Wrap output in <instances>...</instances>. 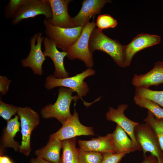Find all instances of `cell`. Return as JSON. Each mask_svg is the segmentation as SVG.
<instances>
[{"label":"cell","instance_id":"obj_29","mask_svg":"<svg viewBox=\"0 0 163 163\" xmlns=\"http://www.w3.org/2000/svg\"><path fill=\"white\" fill-rule=\"evenodd\" d=\"M128 153L120 154L107 153L103 154V158L101 163H118Z\"/></svg>","mask_w":163,"mask_h":163},{"label":"cell","instance_id":"obj_25","mask_svg":"<svg viewBox=\"0 0 163 163\" xmlns=\"http://www.w3.org/2000/svg\"><path fill=\"white\" fill-rule=\"evenodd\" d=\"M77 149L79 163H101L103 160V154Z\"/></svg>","mask_w":163,"mask_h":163},{"label":"cell","instance_id":"obj_12","mask_svg":"<svg viewBox=\"0 0 163 163\" xmlns=\"http://www.w3.org/2000/svg\"><path fill=\"white\" fill-rule=\"evenodd\" d=\"M161 37L157 35L141 33L138 34L128 44L125 45V61L126 66H129L134 55L146 48L159 43Z\"/></svg>","mask_w":163,"mask_h":163},{"label":"cell","instance_id":"obj_14","mask_svg":"<svg viewBox=\"0 0 163 163\" xmlns=\"http://www.w3.org/2000/svg\"><path fill=\"white\" fill-rule=\"evenodd\" d=\"M52 10V18L47 20L52 25L63 28L74 27L68 12V6L71 0H48Z\"/></svg>","mask_w":163,"mask_h":163},{"label":"cell","instance_id":"obj_33","mask_svg":"<svg viewBox=\"0 0 163 163\" xmlns=\"http://www.w3.org/2000/svg\"><path fill=\"white\" fill-rule=\"evenodd\" d=\"M0 163H12V162L8 157L5 156H0Z\"/></svg>","mask_w":163,"mask_h":163},{"label":"cell","instance_id":"obj_18","mask_svg":"<svg viewBox=\"0 0 163 163\" xmlns=\"http://www.w3.org/2000/svg\"><path fill=\"white\" fill-rule=\"evenodd\" d=\"M19 118L18 115H15L14 118L7 121V126L4 130L2 137L3 146L12 148L15 151L19 150L20 146L14 139L17 133L20 131V123Z\"/></svg>","mask_w":163,"mask_h":163},{"label":"cell","instance_id":"obj_21","mask_svg":"<svg viewBox=\"0 0 163 163\" xmlns=\"http://www.w3.org/2000/svg\"><path fill=\"white\" fill-rule=\"evenodd\" d=\"M76 137L62 141V153L60 163H79Z\"/></svg>","mask_w":163,"mask_h":163},{"label":"cell","instance_id":"obj_27","mask_svg":"<svg viewBox=\"0 0 163 163\" xmlns=\"http://www.w3.org/2000/svg\"><path fill=\"white\" fill-rule=\"evenodd\" d=\"M26 0H10L4 11L6 19L12 18L15 13L23 5Z\"/></svg>","mask_w":163,"mask_h":163},{"label":"cell","instance_id":"obj_9","mask_svg":"<svg viewBox=\"0 0 163 163\" xmlns=\"http://www.w3.org/2000/svg\"><path fill=\"white\" fill-rule=\"evenodd\" d=\"M62 125L57 132L51 134L49 141H60L69 139L81 135H94L93 128L82 124L79 120L78 112L74 109L72 117Z\"/></svg>","mask_w":163,"mask_h":163},{"label":"cell","instance_id":"obj_10","mask_svg":"<svg viewBox=\"0 0 163 163\" xmlns=\"http://www.w3.org/2000/svg\"><path fill=\"white\" fill-rule=\"evenodd\" d=\"M41 33H36L30 39V49L28 56L21 61L22 66L29 67L37 75L43 74L42 65L46 60L45 56L41 49L44 39Z\"/></svg>","mask_w":163,"mask_h":163},{"label":"cell","instance_id":"obj_17","mask_svg":"<svg viewBox=\"0 0 163 163\" xmlns=\"http://www.w3.org/2000/svg\"><path fill=\"white\" fill-rule=\"evenodd\" d=\"M80 149L86 151H93L102 154L116 153L112 133L104 136H99L90 140H79Z\"/></svg>","mask_w":163,"mask_h":163},{"label":"cell","instance_id":"obj_23","mask_svg":"<svg viewBox=\"0 0 163 163\" xmlns=\"http://www.w3.org/2000/svg\"><path fill=\"white\" fill-rule=\"evenodd\" d=\"M133 99L136 104L148 109L156 118H163V108L155 102L136 96H134Z\"/></svg>","mask_w":163,"mask_h":163},{"label":"cell","instance_id":"obj_30","mask_svg":"<svg viewBox=\"0 0 163 163\" xmlns=\"http://www.w3.org/2000/svg\"><path fill=\"white\" fill-rule=\"evenodd\" d=\"M11 81L5 76H0V91L2 94L5 95L8 92Z\"/></svg>","mask_w":163,"mask_h":163},{"label":"cell","instance_id":"obj_22","mask_svg":"<svg viewBox=\"0 0 163 163\" xmlns=\"http://www.w3.org/2000/svg\"><path fill=\"white\" fill-rule=\"evenodd\" d=\"M135 96L152 101L163 108V91L151 90L148 88H135Z\"/></svg>","mask_w":163,"mask_h":163},{"label":"cell","instance_id":"obj_16","mask_svg":"<svg viewBox=\"0 0 163 163\" xmlns=\"http://www.w3.org/2000/svg\"><path fill=\"white\" fill-rule=\"evenodd\" d=\"M132 83L135 88H148L163 84V62H156L152 69L146 73L140 75L135 74Z\"/></svg>","mask_w":163,"mask_h":163},{"label":"cell","instance_id":"obj_2","mask_svg":"<svg viewBox=\"0 0 163 163\" xmlns=\"http://www.w3.org/2000/svg\"><path fill=\"white\" fill-rule=\"evenodd\" d=\"M74 92L70 88L61 87L55 102L42 108L40 113L42 117L45 119L55 118L62 124L64 123L72 115L70 110L72 101L76 102L80 99L77 95L72 96Z\"/></svg>","mask_w":163,"mask_h":163},{"label":"cell","instance_id":"obj_11","mask_svg":"<svg viewBox=\"0 0 163 163\" xmlns=\"http://www.w3.org/2000/svg\"><path fill=\"white\" fill-rule=\"evenodd\" d=\"M128 107V104H126L119 105L117 109L110 107L105 114L106 118L107 120L114 122L120 126L129 136L137 150L141 151L134 135L135 128L139 123L130 120L124 115V112Z\"/></svg>","mask_w":163,"mask_h":163},{"label":"cell","instance_id":"obj_19","mask_svg":"<svg viewBox=\"0 0 163 163\" xmlns=\"http://www.w3.org/2000/svg\"><path fill=\"white\" fill-rule=\"evenodd\" d=\"M112 133L116 153H128L137 150L131 139L129 138L126 133L119 126L117 125Z\"/></svg>","mask_w":163,"mask_h":163},{"label":"cell","instance_id":"obj_28","mask_svg":"<svg viewBox=\"0 0 163 163\" xmlns=\"http://www.w3.org/2000/svg\"><path fill=\"white\" fill-rule=\"evenodd\" d=\"M18 107L14 105L6 104L0 98V116L7 121L18 113Z\"/></svg>","mask_w":163,"mask_h":163},{"label":"cell","instance_id":"obj_4","mask_svg":"<svg viewBox=\"0 0 163 163\" xmlns=\"http://www.w3.org/2000/svg\"><path fill=\"white\" fill-rule=\"evenodd\" d=\"M95 16L92 21L88 20L83 27L81 34L77 40L65 51L66 57L71 60L78 59L82 61L85 66L92 68L94 65L93 53L89 50L88 44L91 34L96 27Z\"/></svg>","mask_w":163,"mask_h":163},{"label":"cell","instance_id":"obj_1","mask_svg":"<svg viewBox=\"0 0 163 163\" xmlns=\"http://www.w3.org/2000/svg\"><path fill=\"white\" fill-rule=\"evenodd\" d=\"M88 47L92 53L96 50L103 51L110 56L120 67H127L125 58V45L117 40L109 37L96 27L91 34Z\"/></svg>","mask_w":163,"mask_h":163},{"label":"cell","instance_id":"obj_20","mask_svg":"<svg viewBox=\"0 0 163 163\" xmlns=\"http://www.w3.org/2000/svg\"><path fill=\"white\" fill-rule=\"evenodd\" d=\"M62 148V141L58 140L49 141L45 146L37 150L34 153L37 157L53 163H60Z\"/></svg>","mask_w":163,"mask_h":163},{"label":"cell","instance_id":"obj_34","mask_svg":"<svg viewBox=\"0 0 163 163\" xmlns=\"http://www.w3.org/2000/svg\"><path fill=\"white\" fill-rule=\"evenodd\" d=\"M160 163H163V160H162V161H161Z\"/></svg>","mask_w":163,"mask_h":163},{"label":"cell","instance_id":"obj_7","mask_svg":"<svg viewBox=\"0 0 163 163\" xmlns=\"http://www.w3.org/2000/svg\"><path fill=\"white\" fill-rule=\"evenodd\" d=\"M134 135L144 156L149 152L157 158L158 163L163 160V151L158 138L148 124L145 123L136 126L134 129Z\"/></svg>","mask_w":163,"mask_h":163},{"label":"cell","instance_id":"obj_3","mask_svg":"<svg viewBox=\"0 0 163 163\" xmlns=\"http://www.w3.org/2000/svg\"><path fill=\"white\" fill-rule=\"evenodd\" d=\"M95 73V71L90 68L71 77L58 78L54 75H51L46 77L44 87L48 90L57 87L70 88L74 92L77 93V95L83 101L85 105L89 106L92 103H87L82 99V97L86 96L89 90V87L84 80L89 76L94 75Z\"/></svg>","mask_w":163,"mask_h":163},{"label":"cell","instance_id":"obj_6","mask_svg":"<svg viewBox=\"0 0 163 163\" xmlns=\"http://www.w3.org/2000/svg\"><path fill=\"white\" fill-rule=\"evenodd\" d=\"M46 37L52 40L57 47L65 51L79 37L83 27L79 26L63 28L52 25L46 19L43 21Z\"/></svg>","mask_w":163,"mask_h":163},{"label":"cell","instance_id":"obj_15","mask_svg":"<svg viewBox=\"0 0 163 163\" xmlns=\"http://www.w3.org/2000/svg\"><path fill=\"white\" fill-rule=\"evenodd\" d=\"M110 0H84L78 14L72 20L74 27H83L92 16L99 14L105 5L111 3Z\"/></svg>","mask_w":163,"mask_h":163},{"label":"cell","instance_id":"obj_8","mask_svg":"<svg viewBox=\"0 0 163 163\" xmlns=\"http://www.w3.org/2000/svg\"><path fill=\"white\" fill-rule=\"evenodd\" d=\"M43 15L48 20L52 18L51 6L48 0H26L12 18L11 24L16 25L23 20Z\"/></svg>","mask_w":163,"mask_h":163},{"label":"cell","instance_id":"obj_32","mask_svg":"<svg viewBox=\"0 0 163 163\" xmlns=\"http://www.w3.org/2000/svg\"><path fill=\"white\" fill-rule=\"evenodd\" d=\"M30 162V163H53L38 157L31 159Z\"/></svg>","mask_w":163,"mask_h":163},{"label":"cell","instance_id":"obj_26","mask_svg":"<svg viewBox=\"0 0 163 163\" xmlns=\"http://www.w3.org/2000/svg\"><path fill=\"white\" fill-rule=\"evenodd\" d=\"M95 23L97 29L101 31L105 29L114 28L118 24L117 20L107 14L98 15Z\"/></svg>","mask_w":163,"mask_h":163},{"label":"cell","instance_id":"obj_31","mask_svg":"<svg viewBox=\"0 0 163 163\" xmlns=\"http://www.w3.org/2000/svg\"><path fill=\"white\" fill-rule=\"evenodd\" d=\"M144 159L141 163H158L157 158L152 154L146 156L145 155Z\"/></svg>","mask_w":163,"mask_h":163},{"label":"cell","instance_id":"obj_13","mask_svg":"<svg viewBox=\"0 0 163 163\" xmlns=\"http://www.w3.org/2000/svg\"><path fill=\"white\" fill-rule=\"evenodd\" d=\"M43 43V54L45 57H50L53 63L54 76L58 78L68 77L69 73L66 70L64 63V59L67 55L66 52L59 51L53 41L47 37L44 38Z\"/></svg>","mask_w":163,"mask_h":163},{"label":"cell","instance_id":"obj_24","mask_svg":"<svg viewBox=\"0 0 163 163\" xmlns=\"http://www.w3.org/2000/svg\"><path fill=\"white\" fill-rule=\"evenodd\" d=\"M143 121L153 129L163 151V118H156L151 112L148 110L147 116Z\"/></svg>","mask_w":163,"mask_h":163},{"label":"cell","instance_id":"obj_5","mask_svg":"<svg viewBox=\"0 0 163 163\" xmlns=\"http://www.w3.org/2000/svg\"><path fill=\"white\" fill-rule=\"evenodd\" d=\"M18 116L20 120L22 139L19 150L27 156L31 151L30 136L32 131L39 124L40 117L38 113L28 107H18Z\"/></svg>","mask_w":163,"mask_h":163}]
</instances>
